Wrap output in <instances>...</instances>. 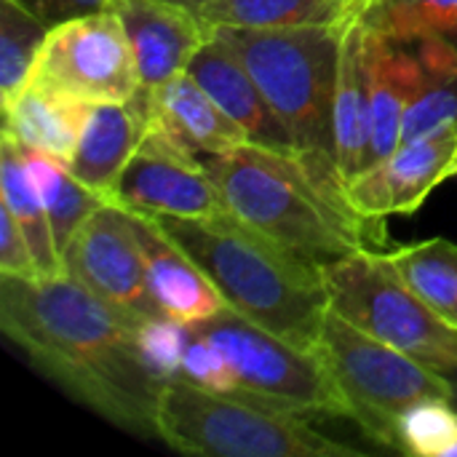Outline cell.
Listing matches in <instances>:
<instances>
[{
	"label": "cell",
	"instance_id": "cell-1",
	"mask_svg": "<svg viewBox=\"0 0 457 457\" xmlns=\"http://www.w3.org/2000/svg\"><path fill=\"white\" fill-rule=\"evenodd\" d=\"M139 324L67 273L0 276V329L29 364L99 418L150 439L163 380L142 356Z\"/></svg>",
	"mask_w": 457,
	"mask_h": 457
},
{
	"label": "cell",
	"instance_id": "cell-2",
	"mask_svg": "<svg viewBox=\"0 0 457 457\" xmlns=\"http://www.w3.org/2000/svg\"><path fill=\"white\" fill-rule=\"evenodd\" d=\"M201 163L230 214L316 265L386 241V222L361 217L345 187L321 179L300 153L244 142Z\"/></svg>",
	"mask_w": 457,
	"mask_h": 457
},
{
	"label": "cell",
	"instance_id": "cell-3",
	"mask_svg": "<svg viewBox=\"0 0 457 457\" xmlns=\"http://www.w3.org/2000/svg\"><path fill=\"white\" fill-rule=\"evenodd\" d=\"M153 220L209 276L228 308L297 348L316 351L332 308L321 265L276 244L230 212L201 220Z\"/></svg>",
	"mask_w": 457,
	"mask_h": 457
},
{
	"label": "cell",
	"instance_id": "cell-4",
	"mask_svg": "<svg viewBox=\"0 0 457 457\" xmlns=\"http://www.w3.org/2000/svg\"><path fill=\"white\" fill-rule=\"evenodd\" d=\"M343 27H217L209 35L254 78L300 158L321 179L345 187L335 153V91Z\"/></svg>",
	"mask_w": 457,
	"mask_h": 457
},
{
	"label": "cell",
	"instance_id": "cell-5",
	"mask_svg": "<svg viewBox=\"0 0 457 457\" xmlns=\"http://www.w3.org/2000/svg\"><path fill=\"white\" fill-rule=\"evenodd\" d=\"M158 439L177 453L209 457H359L361 450L316 431L308 418L238 394L209 391L185 378L163 380Z\"/></svg>",
	"mask_w": 457,
	"mask_h": 457
},
{
	"label": "cell",
	"instance_id": "cell-6",
	"mask_svg": "<svg viewBox=\"0 0 457 457\" xmlns=\"http://www.w3.org/2000/svg\"><path fill=\"white\" fill-rule=\"evenodd\" d=\"M345 396L353 420L383 447L396 450L402 415L423 399H455L453 378L428 370L329 308L316 345Z\"/></svg>",
	"mask_w": 457,
	"mask_h": 457
},
{
	"label": "cell",
	"instance_id": "cell-7",
	"mask_svg": "<svg viewBox=\"0 0 457 457\" xmlns=\"http://www.w3.org/2000/svg\"><path fill=\"white\" fill-rule=\"evenodd\" d=\"M321 270L332 311L428 370L457 378V332L407 287L391 254L364 246Z\"/></svg>",
	"mask_w": 457,
	"mask_h": 457
},
{
	"label": "cell",
	"instance_id": "cell-8",
	"mask_svg": "<svg viewBox=\"0 0 457 457\" xmlns=\"http://www.w3.org/2000/svg\"><path fill=\"white\" fill-rule=\"evenodd\" d=\"M230 361L236 394L300 418H348L351 407L316 351L292 345L233 308L193 324Z\"/></svg>",
	"mask_w": 457,
	"mask_h": 457
},
{
	"label": "cell",
	"instance_id": "cell-9",
	"mask_svg": "<svg viewBox=\"0 0 457 457\" xmlns=\"http://www.w3.org/2000/svg\"><path fill=\"white\" fill-rule=\"evenodd\" d=\"M29 80L46 83L83 104L126 102L142 88L129 35L115 11L51 27Z\"/></svg>",
	"mask_w": 457,
	"mask_h": 457
},
{
	"label": "cell",
	"instance_id": "cell-10",
	"mask_svg": "<svg viewBox=\"0 0 457 457\" xmlns=\"http://www.w3.org/2000/svg\"><path fill=\"white\" fill-rule=\"evenodd\" d=\"M64 273L137 319L163 316L150 295L134 214L107 201L75 233L62 254Z\"/></svg>",
	"mask_w": 457,
	"mask_h": 457
},
{
	"label": "cell",
	"instance_id": "cell-11",
	"mask_svg": "<svg viewBox=\"0 0 457 457\" xmlns=\"http://www.w3.org/2000/svg\"><path fill=\"white\" fill-rule=\"evenodd\" d=\"M110 201L153 217L201 220L230 212L201 158L179 150L153 129L118 177Z\"/></svg>",
	"mask_w": 457,
	"mask_h": 457
},
{
	"label": "cell",
	"instance_id": "cell-12",
	"mask_svg": "<svg viewBox=\"0 0 457 457\" xmlns=\"http://www.w3.org/2000/svg\"><path fill=\"white\" fill-rule=\"evenodd\" d=\"M457 174V126L402 142L356 179L345 182L348 204L372 222L418 212L426 198Z\"/></svg>",
	"mask_w": 457,
	"mask_h": 457
},
{
	"label": "cell",
	"instance_id": "cell-13",
	"mask_svg": "<svg viewBox=\"0 0 457 457\" xmlns=\"http://www.w3.org/2000/svg\"><path fill=\"white\" fill-rule=\"evenodd\" d=\"M139 70L142 88H153L187 70L209 29L198 13L163 0H112Z\"/></svg>",
	"mask_w": 457,
	"mask_h": 457
},
{
	"label": "cell",
	"instance_id": "cell-14",
	"mask_svg": "<svg viewBox=\"0 0 457 457\" xmlns=\"http://www.w3.org/2000/svg\"><path fill=\"white\" fill-rule=\"evenodd\" d=\"M145 94L150 129L195 158L228 153L249 142L241 126L228 118L187 70L145 88Z\"/></svg>",
	"mask_w": 457,
	"mask_h": 457
},
{
	"label": "cell",
	"instance_id": "cell-15",
	"mask_svg": "<svg viewBox=\"0 0 457 457\" xmlns=\"http://www.w3.org/2000/svg\"><path fill=\"white\" fill-rule=\"evenodd\" d=\"M131 212V209H129ZM139 233L147 287L158 311L187 327L217 316L228 303L209 281V276L193 262V257L174 244L150 214L131 212Z\"/></svg>",
	"mask_w": 457,
	"mask_h": 457
},
{
	"label": "cell",
	"instance_id": "cell-16",
	"mask_svg": "<svg viewBox=\"0 0 457 457\" xmlns=\"http://www.w3.org/2000/svg\"><path fill=\"white\" fill-rule=\"evenodd\" d=\"M150 131L147 94L139 88L126 102H99L88 107L78 147L67 161L70 171L91 190L110 198L126 163Z\"/></svg>",
	"mask_w": 457,
	"mask_h": 457
},
{
	"label": "cell",
	"instance_id": "cell-17",
	"mask_svg": "<svg viewBox=\"0 0 457 457\" xmlns=\"http://www.w3.org/2000/svg\"><path fill=\"white\" fill-rule=\"evenodd\" d=\"M187 72L228 112V118L241 126L252 145L281 153H297L289 131L284 129L281 118L276 115L254 78L220 40L209 35L206 43L190 59Z\"/></svg>",
	"mask_w": 457,
	"mask_h": 457
},
{
	"label": "cell",
	"instance_id": "cell-18",
	"mask_svg": "<svg viewBox=\"0 0 457 457\" xmlns=\"http://www.w3.org/2000/svg\"><path fill=\"white\" fill-rule=\"evenodd\" d=\"M335 153L343 182L356 179L372 163L367 24L361 13L343 27L340 40V67L335 91Z\"/></svg>",
	"mask_w": 457,
	"mask_h": 457
},
{
	"label": "cell",
	"instance_id": "cell-19",
	"mask_svg": "<svg viewBox=\"0 0 457 457\" xmlns=\"http://www.w3.org/2000/svg\"><path fill=\"white\" fill-rule=\"evenodd\" d=\"M370 112H372V163L388 158L402 145L407 107L420 88V56L412 43L388 40L367 27Z\"/></svg>",
	"mask_w": 457,
	"mask_h": 457
},
{
	"label": "cell",
	"instance_id": "cell-20",
	"mask_svg": "<svg viewBox=\"0 0 457 457\" xmlns=\"http://www.w3.org/2000/svg\"><path fill=\"white\" fill-rule=\"evenodd\" d=\"M91 104H83L46 83L27 80V86L3 104V134L27 150L70 161Z\"/></svg>",
	"mask_w": 457,
	"mask_h": 457
},
{
	"label": "cell",
	"instance_id": "cell-21",
	"mask_svg": "<svg viewBox=\"0 0 457 457\" xmlns=\"http://www.w3.org/2000/svg\"><path fill=\"white\" fill-rule=\"evenodd\" d=\"M0 190H3L0 206L16 220L19 230L24 233L32 249L37 278L64 276V262H62V254L51 230L46 204L24 163L21 145L13 142L8 134H3V142H0Z\"/></svg>",
	"mask_w": 457,
	"mask_h": 457
},
{
	"label": "cell",
	"instance_id": "cell-22",
	"mask_svg": "<svg viewBox=\"0 0 457 457\" xmlns=\"http://www.w3.org/2000/svg\"><path fill=\"white\" fill-rule=\"evenodd\" d=\"M370 0H217L198 16L206 29L249 27H343L364 11Z\"/></svg>",
	"mask_w": 457,
	"mask_h": 457
},
{
	"label": "cell",
	"instance_id": "cell-23",
	"mask_svg": "<svg viewBox=\"0 0 457 457\" xmlns=\"http://www.w3.org/2000/svg\"><path fill=\"white\" fill-rule=\"evenodd\" d=\"M24 163L32 174V182L46 204L48 220H51V230L59 246V254H64V249L70 246V241L75 238V233L80 230V225L110 198L86 187L64 161L51 158L46 153H35L21 147ZM64 262V260H62Z\"/></svg>",
	"mask_w": 457,
	"mask_h": 457
},
{
	"label": "cell",
	"instance_id": "cell-24",
	"mask_svg": "<svg viewBox=\"0 0 457 457\" xmlns=\"http://www.w3.org/2000/svg\"><path fill=\"white\" fill-rule=\"evenodd\" d=\"M420 56V88L407 107L402 142L431 134L442 126H457V51L436 40L412 43Z\"/></svg>",
	"mask_w": 457,
	"mask_h": 457
},
{
	"label": "cell",
	"instance_id": "cell-25",
	"mask_svg": "<svg viewBox=\"0 0 457 457\" xmlns=\"http://www.w3.org/2000/svg\"><path fill=\"white\" fill-rule=\"evenodd\" d=\"M388 254L407 287L457 332V244L428 238Z\"/></svg>",
	"mask_w": 457,
	"mask_h": 457
},
{
	"label": "cell",
	"instance_id": "cell-26",
	"mask_svg": "<svg viewBox=\"0 0 457 457\" xmlns=\"http://www.w3.org/2000/svg\"><path fill=\"white\" fill-rule=\"evenodd\" d=\"M361 19L388 40H436L457 51V0H370Z\"/></svg>",
	"mask_w": 457,
	"mask_h": 457
},
{
	"label": "cell",
	"instance_id": "cell-27",
	"mask_svg": "<svg viewBox=\"0 0 457 457\" xmlns=\"http://www.w3.org/2000/svg\"><path fill=\"white\" fill-rule=\"evenodd\" d=\"M51 32L21 0H0V99L8 104L29 80L40 48Z\"/></svg>",
	"mask_w": 457,
	"mask_h": 457
},
{
	"label": "cell",
	"instance_id": "cell-28",
	"mask_svg": "<svg viewBox=\"0 0 457 457\" xmlns=\"http://www.w3.org/2000/svg\"><path fill=\"white\" fill-rule=\"evenodd\" d=\"M457 447V410L453 399L412 404L396 428V450L415 457H450Z\"/></svg>",
	"mask_w": 457,
	"mask_h": 457
},
{
	"label": "cell",
	"instance_id": "cell-29",
	"mask_svg": "<svg viewBox=\"0 0 457 457\" xmlns=\"http://www.w3.org/2000/svg\"><path fill=\"white\" fill-rule=\"evenodd\" d=\"M190 327L169 316H150L139 324V348L158 380H171L182 370V356L190 340Z\"/></svg>",
	"mask_w": 457,
	"mask_h": 457
},
{
	"label": "cell",
	"instance_id": "cell-30",
	"mask_svg": "<svg viewBox=\"0 0 457 457\" xmlns=\"http://www.w3.org/2000/svg\"><path fill=\"white\" fill-rule=\"evenodd\" d=\"M193 329V327H190ZM179 378L204 386L209 391H222V394H236V375L225 353L198 329L190 332L185 356H182V370Z\"/></svg>",
	"mask_w": 457,
	"mask_h": 457
},
{
	"label": "cell",
	"instance_id": "cell-31",
	"mask_svg": "<svg viewBox=\"0 0 457 457\" xmlns=\"http://www.w3.org/2000/svg\"><path fill=\"white\" fill-rule=\"evenodd\" d=\"M0 276L37 278L32 249L19 230L16 220L0 206Z\"/></svg>",
	"mask_w": 457,
	"mask_h": 457
},
{
	"label": "cell",
	"instance_id": "cell-32",
	"mask_svg": "<svg viewBox=\"0 0 457 457\" xmlns=\"http://www.w3.org/2000/svg\"><path fill=\"white\" fill-rule=\"evenodd\" d=\"M21 3L51 27L78 19V16L110 11V5H112V0H21Z\"/></svg>",
	"mask_w": 457,
	"mask_h": 457
},
{
	"label": "cell",
	"instance_id": "cell-33",
	"mask_svg": "<svg viewBox=\"0 0 457 457\" xmlns=\"http://www.w3.org/2000/svg\"><path fill=\"white\" fill-rule=\"evenodd\" d=\"M163 3H171V5H179V8H187L193 13H201L206 5L217 3V0H163Z\"/></svg>",
	"mask_w": 457,
	"mask_h": 457
},
{
	"label": "cell",
	"instance_id": "cell-34",
	"mask_svg": "<svg viewBox=\"0 0 457 457\" xmlns=\"http://www.w3.org/2000/svg\"><path fill=\"white\" fill-rule=\"evenodd\" d=\"M450 457H457V447H455V450H453V455H450Z\"/></svg>",
	"mask_w": 457,
	"mask_h": 457
}]
</instances>
